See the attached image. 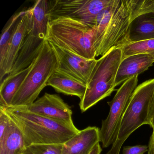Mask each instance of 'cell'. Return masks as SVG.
Masks as SVG:
<instances>
[{
  "label": "cell",
  "mask_w": 154,
  "mask_h": 154,
  "mask_svg": "<svg viewBox=\"0 0 154 154\" xmlns=\"http://www.w3.org/2000/svg\"><path fill=\"white\" fill-rule=\"evenodd\" d=\"M102 148L100 143H99L94 146L93 149L92 150L89 154H100Z\"/></svg>",
  "instance_id": "obj_27"
},
{
  "label": "cell",
  "mask_w": 154,
  "mask_h": 154,
  "mask_svg": "<svg viewBox=\"0 0 154 154\" xmlns=\"http://www.w3.org/2000/svg\"><path fill=\"white\" fill-rule=\"evenodd\" d=\"M45 40L33 35L30 31L25 38L8 75L19 72L30 66L42 49Z\"/></svg>",
  "instance_id": "obj_14"
},
{
  "label": "cell",
  "mask_w": 154,
  "mask_h": 154,
  "mask_svg": "<svg viewBox=\"0 0 154 154\" xmlns=\"http://www.w3.org/2000/svg\"><path fill=\"white\" fill-rule=\"evenodd\" d=\"M15 108L74 125L72 119V111L71 108L57 94L46 93L30 105Z\"/></svg>",
  "instance_id": "obj_10"
},
{
  "label": "cell",
  "mask_w": 154,
  "mask_h": 154,
  "mask_svg": "<svg viewBox=\"0 0 154 154\" xmlns=\"http://www.w3.org/2000/svg\"><path fill=\"white\" fill-rule=\"evenodd\" d=\"M122 60L133 55L146 54L154 57V38L131 43L122 47Z\"/></svg>",
  "instance_id": "obj_21"
},
{
  "label": "cell",
  "mask_w": 154,
  "mask_h": 154,
  "mask_svg": "<svg viewBox=\"0 0 154 154\" xmlns=\"http://www.w3.org/2000/svg\"><path fill=\"white\" fill-rule=\"evenodd\" d=\"M47 86H51L57 92L77 96L81 100L85 94L87 85L56 71Z\"/></svg>",
  "instance_id": "obj_16"
},
{
  "label": "cell",
  "mask_w": 154,
  "mask_h": 154,
  "mask_svg": "<svg viewBox=\"0 0 154 154\" xmlns=\"http://www.w3.org/2000/svg\"><path fill=\"white\" fill-rule=\"evenodd\" d=\"M25 12L24 11L13 15L3 29L0 40V66L5 60L11 39Z\"/></svg>",
  "instance_id": "obj_20"
},
{
  "label": "cell",
  "mask_w": 154,
  "mask_h": 154,
  "mask_svg": "<svg viewBox=\"0 0 154 154\" xmlns=\"http://www.w3.org/2000/svg\"><path fill=\"white\" fill-rule=\"evenodd\" d=\"M152 129H153V131H154V126H153V128H152Z\"/></svg>",
  "instance_id": "obj_28"
},
{
  "label": "cell",
  "mask_w": 154,
  "mask_h": 154,
  "mask_svg": "<svg viewBox=\"0 0 154 154\" xmlns=\"http://www.w3.org/2000/svg\"><path fill=\"white\" fill-rule=\"evenodd\" d=\"M122 61L121 48H113L97 60L79 106L83 112L115 91V78Z\"/></svg>",
  "instance_id": "obj_6"
},
{
  "label": "cell",
  "mask_w": 154,
  "mask_h": 154,
  "mask_svg": "<svg viewBox=\"0 0 154 154\" xmlns=\"http://www.w3.org/2000/svg\"><path fill=\"white\" fill-rule=\"evenodd\" d=\"M148 154H154V131H153L152 134L149 138L148 145Z\"/></svg>",
  "instance_id": "obj_25"
},
{
  "label": "cell",
  "mask_w": 154,
  "mask_h": 154,
  "mask_svg": "<svg viewBox=\"0 0 154 154\" xmlns=\"http://www.w3.org/2000/svg\"><path fill=\"white\" fill-rule=\"evenodd\" d=\"M33 7L25 11L19 25L12 37L3 64L0 66V83L10 73L19 52L33 27Z\"/></svg>",
  "instance_id": "obj_11"
},
{
  "label": "cell",
  "mask_w": 154,
  "mask_h": 154,
  "mask_svg": "<svg viewBox=\"0 0 154 154\" xmlns=\"http://www.w3.org/2000/svg\"><path fill=\"white\" fill-rule=\"evenodd\" d=\"M154 63V57L146 54L133 55L123 59L116 75L115 86L142 73Z\"/></svg>",
  "instance_id": "obj_13"
},
{
  "label": "cell",
  "mask_w": 154,
  "mask_h": 154,
  "mask_svg": "<svg viewBox=\"0 0 154 154\" xmlns=\"http://www.w3.org/2000/svg\"><path fill=\"white\" fill-rule=\"evenodd\" d=\"M33 27L30 32L35 36L45 39L48 22V1L38 0L33 6Z\"/></svg>",
  "instance_id": "obj_19"
},
{
  "label": "cell",
  "mask_w": 154,
  "mask_h": 154,
  "mask_svg": "<svg viewBox=\"0 0 154 154\" xmlns=\"http://www.w3.org/2000/svg\"><path fill=\"white\" fill-rule=\"evenodd\" d=\"M100 142V129L88 127L63 144L62 154H89Z\"/></svg>",
  "instance_id": "obj_12"
},
{
  "label": "cell",
  "mask_w": 154,
  "mask_h": 154,
  "mask_svg": "<svg viewBox=\"0 0 154 154\" xmlns=\"http://www.w3.org/2000/svg\"><path fill=\"white\" fill-rule=\"evenodd\" d=\"M138 75L128 79L118 89L113 99L108 102L110 106L108 116L102 122L100 140L103 147L112 145L116 139L123 114L131 97L137 86Z\"/></svg>",
  "instance_id": "obj_7"
},
{
  "label": "cell",
  "mask_w": 154,
  "mask_h": 154,
  "mask_svg": "<svg viewBox=\"0 0 154 154\" xmlns=\"http://www.w3.org/2000/svg\"><path fill=\"white\" fill-rule=\"evenodd\" d=\"M154 94V79L137 86L123 114L117 137L107 154H119L124 142L143 125L151 127L150 112Z\"/></svg>",
  "instance_id": "obj_5"
},
{
  "label": "cell",
  "mask_w": 154,
  "mask_h": 154,
  "mask_svg": "<svg viewBox=\"0 0 154 154\" xmlns=\"http://www.w3.org/2000/svg\"><path fill=\"white\" fill-rule=\"evenodd\" d=\"M154 38V13L142 15L132 21L130 32V43Z\"/></svg>",
  "instance_id": "obj_18"
},
{
  "label": "cell",
  "mask_w": 154,
  "mask_h": 154,
  "mask_svg": "<svg viewBox=\"0 0 154 154\" xmlns=\"http://www.w3.org/2000/svg\"><path fill=\"white\" fill-rule=\"evenodd\" d=\"M0 108L23 134L26 147L35 144H64L80 131L74 125L15 107Z\"/></svg>",
  "instance_id": "obj_1"
},
{
  "label": "cell",
  "mask_w": 154,
  "mask_h": 154,
  "mask_svg": "<svg viewBox=\"0 0 154 154\" xmlns=\"http://www.w3.org/2000/svg\"><path fill=\"white\" fill-rule=\"evenodd\" d=\"M63 144H32L26 147L21 154H62Z\"/></svg>",
  "instance_id": "obj_22"
},
{
  "label": "cell",
  "mask_w": 154,
  "mask_h": 154,
  "mask_svg": "<svg viewBox=\"0 0 154 154\" xmlns=\"http://www.w3.org/2000/svg\"><path fill=\"white\" fill-rule=\"evenodd\" d=\"M26 69L12 75H8L1 82L0 106L10 107L15 94L22 84L31 68Z\"/></svg>",
  "instance_id": "obj_17"
},
{
  "label": "cell",
  "mask_w": 154,
  "mask_h": 154,
  "mask_svg": "<svg viewBox=\"0 0 154 154\" xmlns=\"http://www.w3.org/2000/svg\"><path fill=\"white\" fill-rule=\"evenodd\" d=\"M132 0H121L114 11L112 7L103 10L96 19L93 47L95 57L103 56L113 48L130 43Z\"/></svg>",
  "instance_id": "obj_2"
},
{
  "label": "cell",
  "mask_w": 154,
  "mask_h": 154,
  "mask_svg": "<svg viewBox=\"0 0 154 154\" xmlns=\"http://www.w3.org/2000/svg\"><path fill=\"white\" fill-rule=\"evenodd\" d=\"M95 27L66 17L48 21L45 40L86 59H95Z\"/></svg>",
  "instance_id": "obj_3"
},
{
  "label": "cell",
  "mask_w": 154,
  "mask_h": 154,
  "mask_svg": "<svg viewBox=\"0 0 154 154\" xmlns=\"http://www.w3.org/2000/svg\"><path fill=\"white\" fill-rule=\"evenodd\" d=\"M154 13V0H132V20L146 14Z\"/></svg>",
  "instance_id": "obj_23"
},
{
  "label": "cell",
  "mask_w": 154,
  "mask_h": 154,
  "mask_svg": "<svg viewBox=\"0 0 154 154\" xmlns=\"http://www.w3.org/2000/svg\"><path fill=\"white\" fill-rule=\"evenodd\" d=\"M150 120L151 122V127L153 128L154 126V94L151 104V110L150 112Z\"/></svg>",
  "instance_id": "obj_26"
},
{
  "label": "cell",
  "mask_w": 154,
  "mask_h": 154,
  "mask_svg": "<svg viewBox=\"0 0 154 154\" xmlns=\"http://www.w3.org/2000/svg\"><path fill=\"white\" fill-rule=\"evenodd\" d=\"M57 68L58 61L55 53L49 42L45 40L10 107H22L35 102Z\"/></svg>",
  "instance_id": "obj_4"
},
{
  "label": "cell",
  "mask_w": 154,
  "mask_h": 154,
  "mask_svg": "<svg viewBox=\"0 0 154 154\" xmlns=\"http://www.w3.org/2000/svg\"><path fill=\"white\" fill-rule=\"evenodd\" d=\"M26 147L23 134L11 119L4 134L0 137V154H21Z\"/></svg>",
  "instance_id": "obj_15"
},
{
  "label": "cell",
  "mask_w": 154,
  "mask_h": 154,
  "mask_svg": "<svg viewBox=\"0 0 154 154\" xmlns=\"http://www.w3.org/2000/svg\"><path fill=\"white\" fill-rule=\"evenodd\" d=\"M49 44L57 57V71L87 85L97 60L83 58L52 43Z\"/></svg>",
  "instance_id": "obj_9"
},
{
  "label": "cell",
  "mask_w": 154,
  "mask_h": 154,
  "mask_svg": "<svg viewBox=\"0 0 154 154\" xmlns=\"http://www.w3.org/2000/svg\"><path fill=\"white\" fill-rule=\"evenodd\" d=\"M113 0H57L48 1V21L66 17L84 22L92 27L96 26L99 13L109 6Z\"/></svg>",
  "instance_id": "obj_8"
},
{
  "label": "cell",
  "mask_w": 154,
  "mask_h": 154,
  "mask_svg": "<svg viewBox=\"0 0 154 154\" xmlns=\"http://www.w3.org/2000/svg\"><path fill=\"white\" fill-rule=\"evenodd\" d=\"M148 150V146L137 145L124 147L122 154H144Z\"/></svg>",
  "instance_id": "obj_24"
}]
</instances>
